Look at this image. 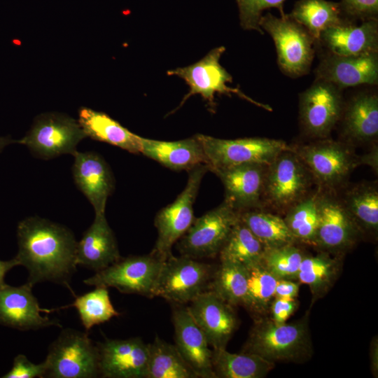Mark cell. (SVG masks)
I'll return each instance as SVG.
<instances>
[{
	"instance_id": "e0dca14e",
	"label": "cell",
	"mask_w": 378,
	"mask_h": 378,
	"mask_svg": "<svg viewBox=\"0 0 378 378\" xmlns=\"http://www.w3.org/2000/svg\"><path fill=\"white\" fill-rule=\"evenodd\" d=\"M29 283L20 286L4 284L0 287V324L20 330L60 326L57 320L43 316L55 309H41Z\"/></svg>"
},
{
	"instance_id": "d4e9b609",
	"label": "cell",
	"mask_w": 378,
	"mask_h": 378,
	"mask_svg": "<svg viewBox=\"0 0 378 378\" xmlns=\"http://www.w3.org/2000/svg\"><path fill=\"white\" fill-rule=\"evenodd\" d=\"M141 153L172 170H187L207 164L202 146L195 136L165 141L140 137Z\"/></svg>"
},
{
	"instance_id": "f6af8a7d",
	"label": "cell",
	"mask_w": 378,
	"mask_h": 378,
	"mask_svg": "<svg viewBox=\"0 0 378 378\" xmlns=\"http://www.w3.org/2000/svg\"><path fill=\"white\" fill-rule=\"evenodd\" d=\"M19 265L17 260L13 258L9 260H0V287L3 286L4 282V277L6 274L11 270L13 267Z\"/></svg>"
},
{
	"instance_id": "1f68e13d",
	"label": "cell",
	"mask_w": 378,
	"mask_h": 378,
	"mask_svg": "<svg viewBox=\"0 0 378 378\" xmlns=\"http://www.w3.org/2000/svg\"><path fill=\"white\" fill-rule=\"evenodd\" d=\"M239 218L265 248L279 247L297 242L284 218L261 208L241 211Z\"/></svg>"
},
{
	"instance_id": "52a82bcc",
	"label": "cell",
	"mask_w": 378,
	"mask_h": 378,
	"mask_svg": "<svg viewBox=\"0 0 378 378\" xmlns=\"http://www.w3.org/2000/svg\"><path fill=\"white\" fill-rule=\"evenodd\" d=\"M208 171L207 164H200L189 170L183 191L172 203L156 214L154 225L158 230V237L151 252L162 260H166L172 255V246L194 222L193 205L202 178Z\"/></svg>"
},
{
	"instance_id": "d6986e66",
	"label": "cell",
	"mask_w": 378,
	"mask_h": 378,
	"mask_svg": "<svg viewBox=\"0 0 378 378\" xmlns=\"http://www.w3.org/2000/svg\"><path fill=\"white\" fill-rule=\"evenodd\" d=\"M175 346L198 377L215 378L212 349L187 307L175 304L172 312Z\"/></svg>"
},
{
	"instance_id": "ba28073f",
	"label": "cell",
	"mask_w": 378,
	"mask_h": 378,
	"mask_svg": "<svg viewBox=\"0 0 378 378\" xmlns=\"http://www.w3.org/2000/svg\"><path fill=\"white\" fill-rule=\"evenodd\" d=\"M214 270L212 265L206 262L172 254L162 265L154 297L162 298L174 304L190 303L209 290Z\"/></svg>"
},
{
	"instance_id": "3957f363",
	"label": "cell",
	"mask_w": 378,
	"mask_h": 378,
	"mask_svg": "<svg viewBox=\"0 0 378 378\" xmlns=\"http://www.w3.org/2000/svg\"><path fill=\"white\" fill-rule=\"evenodd\" d=\"M314 180L293 148L279 153L266 168L263 202L286 212L310 192Z\"/></svg>"
},
{
	"instance_id": "277c9868",
	"label": "cell",
	"mask_w": 378,
	"mask_h": 378,
	"mask_svg": "<svg viewBox=\"0 0 378 378\" xmlns=\"http://www.w3.org/2000/svg\"><path fill=\"white\" fill-rule=\"evenodd\" d=\"M195 136L212 172L244 164L268 165L279 153L293 148L283 140L268 138L223 139L201 134Z\"/></svg>"
},
{
	"instance_id": "e575fe53",
	"label": "cell",
	"mask_w": 378,
	"mask_h": 378,
	"mask_svg": "<svg viewBox=\"0 0 378 378\" xmlns=\"http://www.w3.org/2000/svg\"><path fill=\"white\" fill-rule=\"evenodd\" d=\"M214 270L209 290L232 307L243 306L247 293L246 267L237 262L220 260Z\"/></svg>"
},
{
	"instance_id": "74e56055",
	"label": "cell",
	"mask_w": 378,
	"mask_h": 378,
	"mask_svg": "<svg viewBox=\"0 0 378 378\" xmlns=\"http://www.w3.org/2000/svg\"><path fill=\"white\" fill-rule=\"evenodd\" d=\"M74 307L78 311L80 321L86 331L94 326L109 321L120 315L113 306L107 288L97 286L84 295L76 296L72 304L62 309Z\"/></svg>"
},
{
	"instance_id": "603a6c76",
	"label": "cell",
	"mask_w": 378,
	"mask_h": 378,
	"mask_svg": "<svg viewBox=\"0 0 378 378\" xmlns=\"http://www.w3.org/2000/svg\"><path fill=\"white\" fill-rule=\"evenodd\" d=\"M120 258L115 234L105 214L95 215L92 223L77 242V265L97 272Z\"/></svg>"
},
{
	"instance_id": "6da1fadb",
	"label": "cell",
	"mask_w": 378,
	"mask_h": 378,
	"mask_svg": "<svg viewBox=\"0 0 378 378\" xmlns=\"http://www.w3.org/2000/svg\"><path fill=\"white\" fill-rule=\"evenodd\" d=\"M18 251L15 258L29 272L32 286L52 281L69 288L76 269L77 241L65 226L38 216L21 220L17 227Z\"/></svg>"
},
{
	"instance_id": "30bf717a",
	"label": "cell",
	"mask_w": 378,
	"mask_h": 378,
	"mask_svg": "<svg viewBox=\"0 0 378 378\" xmlns=\"http://www.w3.org/2000/svg\"><path fill=\"white\" fill-rule=\"evenodd\" d=\"M164 262L152 252L143 255L120 258L108 267L96 272L83 282L95 287H113L122 293L153 298Z\"/></svg>"
},
{
	"instance_id": "d6a6232c",
	"label": "cell",
	"mask_w": 378,
	"mask_h": 378,
	"mask_svg": "<svg viewBox=\"0 0 378 378\" xmlns=\"http://www.w3.org/2000/svg\"><path fill=\"white\" fill-rule=\"evenodd\" d=\"M360 231L377 234L378 230V190L374 183H359L342 198Z\"/></svg>"
},
{
	"instance_id": "f1b7e54d",
	"label": "cell",
	"mask_w": 378,
	"mask_h": 378,
	"mask_svg": "<svg viewBox=\"0 0 378 378\" xmlns=\"http://www.w3.org/2000/svg\"><path fill=\"white\" fill-rule=\"evenodd\" d=\"M340 3L326 0H299L288 15L302 25L315 41L325 29L341 24Z\"/></svg>"
},
{
	"instance_id": "c3c4849f",
	"label": "cell",
	"mask_w": 378,
	"mask_h": 378,
	"mask_svg": "<svg viewBox=\"0 0 378 378\" xmlns=\"http://www.w3.org/2000/svg\"><path fill=\"white\" fill-rule=\"evenodd\" d=\"M14 143L18 144V140L13 139L8 136H0V152H1L6 146Z\"/></svg>"
},
{
	"instance_id": "7c38bea8",
	"label": "cell",
	"mask_w": 378,
	"mask_h": 378,
	"mask_svg": "<svg viewBox=\"0 0 378 378\" xmlns=\"http://www.w3.org/2000/svg\"><path fill=\"white\" fill-rule=\"evenodd\" d=\"M319 188L335 190L360 165V159L346 144L321 139L295 149Z\"/></svg>"
},
{
	"instance_id": "cb8c5ba5",
	"label": "cell",
	"mask_w": 378,
	"mask_h": 378,
	"mask_svg": "<svg viewBox=\"0 0 378 378\" xmlns=\"http://www.w3.org/2000/svg\"><path fill=\"white\" fill-rule=\"evenodd\" d=\"M319 42L330 53L348 56L378 52L377 19L364 20L360 25L342 22L322 31Z\"/></svg>"
},
{
	"instance_id": "5bb4252c",
	"label": "cell",
	"mask_w": 378,
	"mask_h": 378,
	"mask_svg": "<svg viewBox=\"0 0 378 378\" xmlns=\"http://www.w3.org/2000/svg\"><path fill=\"white\" fill-rule=\"evenodd\" d=\"M344 108L342 89L316 79L300 94V119L304 131L314 138H326L341 118Z\"/></svg>"
},
{
	"instance_id": "ab89813d",
	"label": "cell",
	"mask_w": 378,
	"mask_h": 378,
	"mask_svg": "<svg viewBox=\"0 0 378 378\" xmlns=\"http://www.w3.org/2000/svg\"><path fill=\"white\" fill-rule=\"evenodd\" d=\"M286 0H236L241 27L246 30H255L263 34L259 22L263 10L276 8L281 14L285 16L284 3Z\"/></svg>"
},
{
	"instance_id": "83f0119b",
	"label": "cell",
	"mask_w": 378,
	"mask_h": 378,
	"mask_svg": "<svg viewBox=\"0 0 378 378\" xmlns=\"http://www.w3.org/2000/svg\"><path fill=\"white\" fill-rule=\"evenodd\" d=\"M211 364L215 378H262L274 367L258 355L226 349H212Z\"/></svg>"
},
{
	"instance_id": "836d02e7",
	"label": "cell",
	"mask_w": 378,
	"mask_h": 378,
	"mask_svg": "<svg viewBox=\"0 0 378 378\" xmlns=\"http://www.w3.org/2000/svg\"><path fill=\"white\" fill-rule=\"evenodd\" d=\"M246 267V266H245ZM247 293L243 306L258 319L267 316L279 279L261 262L246 266Z\"/></svg>"
},
{
	"instance_id": "60d3db41",
	"label": "cell",
	"mask_w": 378,
	"mask_h": 378,
	"mask_svg": "<svg viewBox=\"0 0 378 378\" xmlns=\"http://www.w3.org/2000/svg\"><path fill=\"white\" fill-rule=\"evenodd\" d=\"M46 365L45 361L39 364L31 363L22 354L15 357L12 368L2 376L3 378L45 377Z\"/></svg>"
},
{
	"instance_id": "f546056e",
	"label": "cell",
	"mask_w": 378,
	"mask_h": 378,
	"mask_svg": "<svg viewBox=\"0 0 378 378\" xmlns=\"http://www.w3.org/2000/svg\"><path fill=\"white\" fill-rule=\"evenodd\" d=\"M340 262L324 251L303 258L297 281L307 284L312 293V303L323 297L333 286L340 274Z\"/></svg>"
},
{
	"instance_id": "2e32d148",
	"label": "cell",
	"mask_w": 378,
	"mask_h": 378,
	"mask_svg": "<svg viewBox=\"0 0 378 378\" xmlns=\"http://www.w3.org/2000/svg\"><path fill=\"white\" fill-rule=\"evenodd\" d=\"M99 375L107 378H146L148 345L140 337L108 340L97 344Z\"/></svg>"
},
{
	"instance_id": "8992f818",
	"label": "cell",
	"mask_w": 378,
	"mask_h": 378,
	"mask_svg": "<svg viewBox=\"0 0 378 378\" xmlns=\"http://www.w3.org/2000/svg\"><path fill=\"white\" fill-rule=\"evenodd\" d=\"M260 27L272 38L281 70L290 77L307 74L314 56L315 41L307 30L288 14L278 18L270 13L262 15Z\"/></svg>"
},
{
	"instance_id": "9c48e42d",
	"label": "cell",
	"mask_w": 378,
	"mask_h": 378,
	"mask_svg": "<svg viewBox=\"0 0 378 378\" xmlns=\"http://www.w3.org/2000/svg\"><path fill=\"white\" fill-rule=\"evenodd\" d=\"M85 137L78 120L64 113L48 112L35 118L18 144L26 146L37 158L49 160L64 154L73 155Z\"/></svg>"
},
{
	"instance_id": "7dc6e473",
	"label": "cell",
	"mask_w": 378,
	"mask_h": 378,
	"mask_svg": "<svg viewBox=\"0 0 378 378\" xmlns=\"http://www.w3.org/2000/svg\"><path fill=\"white\" fill-rule=\"evenodd\" d=\"M360 159V164H368L370 166H372L374 169L376 168V170L377 169V148L374 147L372 150V151L365 155L363 158H359Z\"/></svg>"
},
{
	"instance_id": "44dd1931",
	"label": "cell",
	"mask_w": 378,
	"mask_h": 378,
	"mask_svg": "<svg viewBox=\"0 0 378 378\" xmlns=\"http://www.w3.org/2000/svg\"><path fill=\"white\" fill-rule=\"evenodd\" d=\"M73 156L75 184L92 204L95 215L105 214L108 197L114 188L110 167L95 152L77 150Z\"/></svg>"
},
{
	"instance_id": "ee69618b",
	"label": "cell",
	"mask_w": 378,
	"mask_h": 378,
	"mask_svg": "<svg viewBox=\"0 0 378 378\" xmlns=\"http://www.w3.org/2000/svg\"><path fill=\"white\" fill-rule=\"evenodd\" d=\"M300 282L281 279L277 281L274 297L295 298L299 293Z\"/></svg>"
},
{
	"instance_id": "d590c367",
	"label": "cell",
	"mask_w": 378,
	"mask_h": 378,
	"mask_svg": "<svg viewBox=\"0 0 378 378\" xmlns=\"http://www.w3.org/2000/svg\"><path fill=\"white\" fill-rule=\"evenodd\" d=\"M265 247L240 218L232 230L218 255L227 260L248 266L261 261Z\"/></svg>"
},
{
	"instance_id": "bcb514c9",
	"label": "cell",
	"mask_w": 378,
	"mask_h": 378,
	"mask_svg": "<svg viewBox=\"0 0 378 378\" xmlns=\"http://www.w3.org/2000/svg\"><path fill=\"white\" fill-rule=\"evenodd\" d=\"M377 340L372 341L370 349V363L372 373L374 376L377 375L378 361H377Z\"/></svg>"
},
{
	"instance_id": "7bdbcfd3",
	"label": "cell",
	"mask_w": 378,
	"mask_h": 378,
	"mask_svg": "<svg viewBox=\"0 0 378 378\" xmlns=\"http://www.w3.org/2000/svg\"><path fill=\"white\" fill-rule=\"evenodd\" d=\"M297 307L295 298L274 297L270 307V318L276 323H285Z\"/></svg>"
},
{
	"instance_id": "7402d4cb",
	"label": "cell",
	"mask_w": 378,
	"mask_h": 378,
	"mask_svg": "<svg viewBox=\"0 0 378 378\" xmlns=\"http://www.w3.org/2000/svg\"><path fill=\"white\" fill-rule=\"evenodd\" d=\"M266 164H244L213 172L221 180L225 199L239 212L261 208Z\"/></svg>"
},
{
	"instance_id": "9a60e30c",
	"label": "cell",
	"mask_w": 378,
	"mask_h": 378,
	"mask_svg": "<svg viewBox=\"0 0 378 378\" xmlns=\"http://www.w3.org/2000/svg\"><path fill=\"white\" fill-rule=\"evenodd\" d=\"M225 51L224 46L215 48L195 64L171 69L167 72L168 76L181 78L190 88L188 93L184 96L177 108L194 94H200L204 100L213 105L216 93L228 95L234 93L241 98L258 105V102L247 97L239 89L232 88L227 85L228 83H232V76L219 62Z\"/></svg>"
},
{
	"instance_id": "ffe728a7",
	"label": "cell",
	"mask_w": 378,
	"mask_h": 378,
	"mask_svg": "<svg viewBox=\"0 0 378 378\" xmlns=\"http://www.w3.org/2000/svg\"><path fill=\"white\" fill-rule=\"evenodd\" d=\"M317 80L340 88L378 83L377 52L342 56L332 53L321 59L315 71Z\"/></svg>"
},
{
	"instance_id": "4fadbf2b",
	"label": "cell",
	"mask_w": 378,
	"mask_h": 378,
	"mask_svg": "<svg viewBox=\"0 0 378 378\" xmlns=\"http://www.w3.org/2000/svg\"><path fill=\"white\" fill-rule=\"evenodd\" d=\"M318 223L314 246L328 253L350 248L361 232L335 190L318 188Z\"/></svg>"
},
{
	"instance_id": "7a4b0ae2",
	"label": "cell",
	"mask_w": 378,
	"mask_h": 378,
	"mask_svg": "<svg viewBox=\"0 0 378 378\" xmlns=\"http://www.w3.org/2000/svg\"><path fill=\"white\" fill-rule=\"evenodd\" d=\"M242 352L273 363L307 360L313 354L307 315L288 323H276L267 316L255 319Z\"/></svg>"
},
{
	"instance_id": "5b68a950",
	"label": "cell",
	"mask_w": 378,
	"mask_h": 378,
	"mask_svg": "<svg viewBox=\"0 0 378 378\" xmlns=\"http://www.w3.org/2000/svg\"><path fill=\"white\" fill-rule=\"evenodd\" d=\"M45 377L92 378L99 375V351L86 332L65 329L49 346Z\"/></svg>"
},
{
	"instance_id": "f35d334b",
	"label": "cell",
	"mask_w": 378,
	"mask_h": 378,
	"mask_svg": "<svg viewBox=\"0 0 378 378\" xmlns=\"http://www.w3.org/2000/svg\"><path fill=\"white\" fill-rule=\"evenodd\" d=\"M304 256L303 251L295 244H292L275 248H265L260 262L279 280L297 281Z\"/></svg>"
},
{
	"instance_id": "ac0fdd59",
	"label": "cell",
	"mask_w": 378,
	"mask_h": 378,
	"mask_svg": "<svg viewBox=\"0 0 378 378\" xmlns=\"http://www.w3.org/2000/svg\"><path fill=\"white\" fill-rule=\"evenodd\" d=\"M190 314L205 335L212 349H225L238 326L233 307L211 290L190 302Z\"/></svg>"
},
{
	"instance_id": "484cf974",
	"label": "cell",
	"mask_w": 378,
	"mask_h": 378,
	"mask_svg": "<svg viewBox=\"0 0 378 378\" xmlns=\"http://www.w3.org/2000/svg\"><path fill=\"white\" fill-rule=\"evenodd\" d=\"M78 122L86 137L117 146L131 153H141V136L106 113L81 107L78 111Z\"/></svg>"
},
{
	"instance_id": "b9f144b4",
	"label": "cell",
	"mask_w": 378,
	"mask_h": 378,
	"mask_svg": "<svg viewBox=\"0 0 378 378\" xmlns=\"http://www.w3.org/2000/svg\"><path fill=\"white\" fill-rule=\"evenodd\" d=\"M342 13L363 20L377 19L378 0H342Z\"/></svg>"
},
{
	"instance_id": "8d00e7d4",
	"label": "cell",
	"mask_w": 378,
	"mask_h": 378,
	"mask_svg": "<svg viewBox=\"0 0 378 378\" xmlns=\"http://www.w3.org/2000/svg\"><path fill=\"white\" fill-rule=\"evenodd\" d=\"M318 190L285 212L284 221L296 241L314 246L318 223Z\"/></svg>"
},
{
	"instance_id": "8fae6325",
	"label": "cell",
	"mask_w": 378,
	"mask_h": 378,
	"mask_svg": "<svg viewBox=\"0 0 378 378\" xmlns=\"http://www.w3.org/2000/svg\"><path fill=\"white\" fill-rule=\"evenodd\" d=\"M240 212L227 201L201 217L178 240L177 248L181 255L195 259L218 255L232 230L239 220Z\"/></svg>"
},
{
	"instance_id": "4dcf8cb0",
	"label": "cell",
	"mask_w": 378,
	"mask_h": 378,
	"mask_svg": "<svg viewBox=\"0 0 378 378\" xmlns=\"http://www.w3.org/2000/svg\"><path fill=\"white\" fill-rule=\"evenodd\" d=\"M148 345V360L146 378H197V375L182 357L175 344L156 336Z\"/></svg>"
},
{
	"instance_id": "4316f807",
	"label": "cell",
	"mask_w": 378,
	"mask_h": 378,
	"mask_svg": "<svg viewBox=\"0 0 378 378\" xmlns=\"http://www.w3.org/2000/svg\"><path fill=\"white\" fill-rule=\"evenodd\" d=\"M343 134L350 141L370 142L378 135V97L375 94L355 96L343 110Z\"/></svg>"
}]
</instances>
